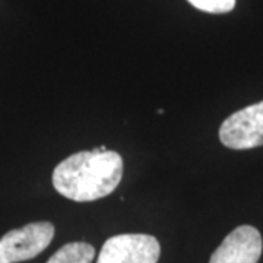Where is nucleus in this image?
Instances as JSON below:
<instances>
[{"label":"nucleus","mask_w":263,"mask_h":263,"mask_svg":"<svg viewBox=\"0 0 263 263\" xmlns=\"http://www.w3.org/2000/svg\"><path fill=\"white\" fill-rule=\"evenodd\" d=\"M54 237L51 222H32L0 238V263H18L37 257Z\"/></svg>","instance_id":"2"},{"label":"nucleus","mask_w":263,"mask_h":263,"mask_svg":"<svg viewBox=\"0 0 263 263\" xmlns=\"http://www.w3.org/2000/svg\"><path fill=\"white\" fill-rule=\"evenodd\" d=\"M95 249L88 243H67L53 254L47 263H92Z\"/></svg>","instance_id":"6"},{"label":"nucleus","mask_w":263,"mask_h":263,"mask_svg":"<svg viewBox=\"0 0 263 263\" xmlns=\"http://www.w3.org/2000/svg\"><path fill=\"white\" fill-rule=\"evenodd\" d=\"M262 249L260 233L252 226H241L227 235L209 263H257Z\"/></svg>","instance_id":"5"},{"label":"nucleus","mask_w":263,"mask_h":263,"mask_svg":"<svg viewBox=\"0 0 263 263\" xmlns=\"http://www.w3.org/2000/svg\"><path fill=\"white\" fill-rule=\"evenodd\" d=\"M161 247L148 234L114 235L104 243L97 263H157Z\"/></svg>","instance_id":"4"},{"label":"nucleus","mask_w":263,"mask_h":263,"mask_svg":"<svg viewBox=\"0 0 263 263\" xmlns=\"http://www.w3.org/2000/svg\"><path fill=\"white\" fill-rule=\"evenodd\" d=\"M219 141L230 149H252L263 145V101L228 116L219 127Z\"/></svg>","instance_id":"3"},{"label":"nucleus","mask_w":263,"mask_h":263,"mask_svg":"<svg viewBox=\"0 0 263 263\" xmlns=\"http://www.w3.org/2000/svg\"><path fill=\"white\" fill-rule=\"evenodd\" d=\"M196 9L208 13H228L234 9L235 0H187Z\"/></svg>","instance_id":"7"},{"label":"nucleus","mask_w":263,"mask_h":263,"mask_svg":"<svg viewBox=\"0 0 263 263\" xmlns=\"http://www.w3.org/2000/svg\"><path fill=\"white\" fill-rule=\"evenodd\" d=\"M123 177V158L116 151H82L67 157L53 171V186L75 202H92L111 195Z\"/></svg>","instance_id":"1"}]
</instances>
